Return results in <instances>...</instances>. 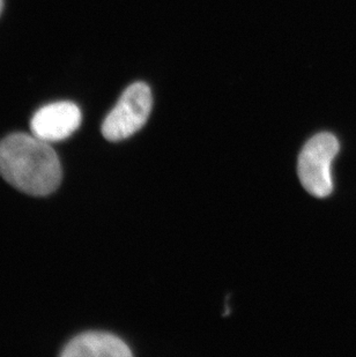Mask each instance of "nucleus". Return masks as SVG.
Instances as JSON below:
<instances>
[{
	"mask_svg": "<svg viewBox=\"0 0 356 357\" xmlns=\"http://www.w3.org/2000/svg\"><path fill=\"white\" fill-rule=\"evenodd\" d=\"M80 109L72 102H54L35 112L31 121L33 135L49 142H61L77 131L81 124Z\"/></svg>",
	"mask_w": 356,
	"mask_h": 357,
	"instance_id": "obj_4",
	"label": "nucleus"
},
{
	"mask_svg": "<svg viewBox=\"0 0 356 357\" xmlns=\"http://www.w3.org/2000/svg\"><path fill=\"white\" fill-rule=\"evenodd\" d=\"M153 98L144 82H135L121 94L117 105L105 117L102 135L109 142H121L135 135L151 115Z\"/></svg>",
	"mask_w": 356,
	"mask_h": 357,
	"instance_id": "obj_3",
	"label": "nucleus"
},
{
	"mask_svg": "<svg viewBox=\"0 0 356 357\" xmlns=\"http://www.w3.org/2000/svg\"><path fill=\"white\" fill-rule=\"evenodd\" d=\"M132 353L125 342L110 333L87 332L70 341L61 356L128 357Z\"/></svg>",
	"mask_w": 356,
	"mask_h": 357,
	"instance_id": "obj_5",
	"label": "nucleus"
},
{
	"mask_svg": "<svg viewBox=\"0 0 356 357\" xmlns=\"http://www.w3.org/2000/svg\"><path fill=\"white\" fill-rule=\"evenodd\" d=\"M3 0H0V14L3 12Z\"/></svg>",
	"mask_w": 356,
	"mask_h": 357,
	"instance_id": "obj_6",
	"label": "nucleus"
},
{
	"mask_svg": "<svg viewBox=\"0 0 356 357\" xmlns=\"http://www.w3.org/2000/svg\"><path fill=\"white\" fill-rule=\"evenodd\" d=\"M339 152V142L331 133H320L303 147L299 158V177L303 188L317 198L333 191L331 165Z\"/></svg>",
	"mask_w": 356,
	"mask_h": 357,
	"instance_id": "obj_2",
	"label": "nucleus"
},
{
	"mask_svg": "<svg viewBox=\"0 0 356 357\" xmlns=\"http://www.w3.org/2000/svg\"><path fill=\"white\" fill-rule=\"evenodd\" d=\"M0 175L21 192L47 196L61 185V162L49 142L14 133L0 142Z\"/></svg>",
	"mask_w": 356,
	"mask_h": 357,
	"instance_id": "obj_1",
	"label": "nucleus"
}]
</instances>
